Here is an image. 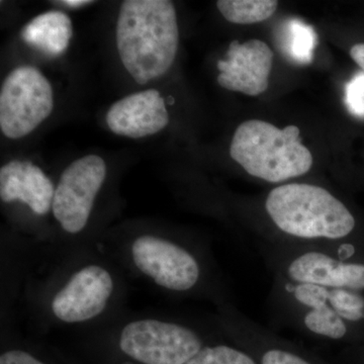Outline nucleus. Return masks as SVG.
<instances>
[{
	"instance_id": "obj_1",
	"label": "nucleus",
	"mask_w": 364,
	"mask_h": 364,
	"mask_svg": "<svg viewBox=\"0 0 364 364\" xmlns=\"http://www.w3.org/2000/svg\"><path fill=\"white\" fill-rule=\"evenodd\" d=\"M117 48L139 85L161 77L173 65L179 44L174 4L169 0H127L117 18Z\"/></svg>"
},
{
	"instance_id": "obj_2",
	"label": "nucleus",
	"mask_w": 364,
	"mask_h": 364,
	"mask_svg": "<svg viewBox=\"0 0 364 364\" xmlns=\"http://www.w3.org/2000/svg\"><path fill=\"white\" fill-rule=\"evenodd\" d=\"M296 126L280 129L249 119L239 124L232 139L230 155L251 176L277 183L308 173L313 155L303 145Z\"/></svg>"
},
{
	"instance_id": "obj_3",
	"label": "nucleus",
	"mask_w": 364,
	"mask_h": 364,
	"mask_svg": "<svg viewBox=\"0 0 364 364\" xmlns=\"http://www.w3.org/2000/svg\"><path fill=\"white\" fill-rule=\"evenodd\" d=\"M265 208L280 231L301 239L344 238L355 220L348 208L327 189L308 183H287L273 188Z\"/></svg>"
},
{
	"instance_id": "obj_4",
	"label": "nucleus",
	"mask_w": 364,
	"mask_h": 364,
	"mask_svg": "<svg viewBox=\"0 0 364 364\" xmlns=\"http://www.w3.org/2000/svg\"><path fill=\"white\" fill-rule=\"evenodd\" d=\"M51 83L39 69L21 66L7 75L0 90V129L9 139L23 138L52 114Z\"/></svg>"
},
{
	"instance_id": "obj_5",
	"label": "nucleus",
	"mask_w": 364,
	"mask_h": 364,
	"mask_svg": "<svg viewBox=\"0 0 364 364\" xmlns=\"http://www.w3.org/2000/svg\"><path fill=\"white\" fill-rule=\"evenodd\" d=\"M119 348L142 364H186L203 348L193 330L155 318L133 321L119 335Z\"/></svg>"
},
{
	"instance_id": "obj_6",
	"label": "nucleus",
	"mask_w": 364,
	"mask_h": 364,
	"mask_svg": "<svg viewBox=\"0 0 364 364\" xmlns=\"http://www.w3.org/2000/svg\"><path fill=\"white\" fill-rule=\"evenodd\" d=\"M105 176L107 165L97 155L79 158L64 170L55 188L52 210L67 233L77 234L85 229Z\"/></svg>"
},
{
	"instance_id": "obj_7",
	"label": "nucleus",
	"mask_w": 364,
	"mask_h": 364,
	"mask_svg": "<svg viewBox=\"0 0 364 364\" xmlns=\"http://www.w3.org/2000/svg\"><path fill=\"white\" fill-rule=\"evenodd\" d=\"M131 253L141 272L169 291H189L200 279L198 261L173 242L144 235L132 244Z\"/></svg>"
},
{
	"instance_id": "obj_8",
	"label": "nucleus",
	"mask_w": 364,
	"mask_h": 364,
	"mask_svg": "<svg viewBox=\"0 0 364 364\" xmlns=\"http://www.w3.org/2000/svg\"><path fill=\"white\" fill-rule=\"evenodd\" d=\"M109 270L90 264L72 274L51 303L53 315L68 324L92 320L104 313L114 293Z\"/></svg>"
},
{
	"instance_id": "obj_9",
	"label": "nucleus",
	"mask_w": 364,
	"mask_h": 364,
	"mask_svg": "<svg viewBox=\"0 0 364 364\" xmlns=\"http://www.w3.org/2000/svg\"><path fill=\"white\" fill-rule=\"evenodd\" d=\"M227 55L228 60H220L217 64V80L223 88L250 97L267 90L273 53L267 43L253 39L241 44L235 40Z\"/></svg>"
},
{
	"instance_id": "obj_10",
	"label": "nucleus",
	"mask_w": 364,
	"mask_h": 364,
	"mask_svg": "<svg viewBox=\"0 0 364 364\" xmlns=\"http://www.w3.org/2000/svg\"><path fill=\"white\" fill-rule=\"evenodd\" d=\"M169 123L164 98L156 90L133 93L109 107L107 124L119 136L139 139L154 135Z\"/></svg>"
},
{
	"instance_id": "obj_11",
	"label": "nucleus",
	"mask_w": 364,
	"mask_h": 364,
	"mask_svg": "<svg viewBox=\"0 0 364 364\" xmlns=\"http://www.w3.org/2000/svg\"><path fill=\"white\" fill-rule=\"evenodd\" d=\"M287 275L296 284L332 289H364V265L345 263L322 252L311 251L294 258Z\"/></svg>"
},
{
	"instance_id": "obj_12",
	"label": "nucleus",
	"mask_w": 364,
	"mask_h": 364,
	"mask_svg": "<svg viewBox=\"0 0 364 364\" xmlns=\"http://www.w3.org/2000/svg\"><path fill=\"white\" fill-rule=\"evenodd\" d=\"M55 188L42 169L33 163L13 160L0 169L2 202L18 200L28 205L35 214L44 215L49 213Z\"/></svg>"
},
{
	"instance_id": "obj_13",
	"label": "nucleus",
	"mask_w": 364,
	"mask_h": 364,
	"mask_svg": "<svg viewBox=\"0 0 364 364\" xmlns=\"http://www.w3.org/2000/svg\"><path fill=\"white\" fill-rule=\"evenodd\" d=\"M72 23L62 11H47L33 18L21 30V39L50 56L63 54L70 43Z\"/></svg>"
},
{
	"instance_id": "obj_14",
	"label": "nucleus",
	"mask_w": 364,
	"mask_h": 364,
	"mask_svg": "<svg viewBox=\"0 0 364 364\" xmlns=\"http://www.w3.org/2000/svg\"><path fill=\"white\" fill-rule=\"evenodd\" d=\"M279 43L287 59L298 65H309L314 59L318 36L313 26L294 18L282 26Z\"/></svg>"
},
{
	"instance_id": "obj_15",
	"label": "nucleus",
	"mask_w": 364,
	"mask_h": 364,
	"mask_svg": "<svg viewBox=\"0 0 364 364\" xmlns=\"http://www.w3.org/2000/svg\"><path fill=\"white\" fill-rule=\"evenodd\" d=\"M279 6L275 0H219L217 7L228 21L251 25L268 20Z\"/></svg>"
},
{
	"instance_id": "obj_16",
	"label": "nucleus",
	"mask_w": 364,
	"mask_h": 364,
	"mask_svg": "<svg viewBox=\"0 0 364 364\" xmlns=\"http://www.w3.org/2000/svg\"><path fill=\"white\" fill-rule=\"evenodd\" d=\"M305 325L315 334L331 339L342 338L347 332L344 318L329 303L311 309L310 312L305 316Z\"/></svg>"
},
{
	"instance_id": "obj_17",
	"label": "nucleus",
	"mask_w": 364,
	"mask_h": 364,
	"mask_svg": "<svg viewBox=\"0 0 364 364\" xmlns=\"http://www.w3.org/2000/svg\"><path fill=\"white\" fill-rule=\"evenodd\" d=\"M186 364H256L248 354L226 345L205 347Z\"/></svg>"
},
{
	"instance_id": "obj_18",
	"label": "nucleus",
	"mask_w": 364,
	"mask_h": 364,
	"mask_svg": "<svg viewBox=\"0 0 364 364\" xmlns=\"http://www.w3.org/2000/svg\"><path fill=\"white\" fill-rule=\"evenodd\" d=\"M329 304L346 320L358 321L364 318V299L349 289H331Z\"/></svg>"
},
{
	"instance_id": "obj_19",
	"label": "nucleus",
	"mask_w": 364,
	"mask_h": 364,
	"mask_svg": "<svg viewBox=\"0 0 364 364\" xmlns=\"http://www.w3.org/2000/svg\"><path fill=\"white\" fill-rule=\"evenodd\" d=\"M344 102L352 116L364 119V72H358L346 83Z\"/></svg>"
},
{
	"instance_id": "obj_20",
	"label": "nucleus",
	"mask_w": 364,
	"mask_h": 364,
	"mask_svg": "<svg viewBox=\"0 0 364 364\" xmlns=\"http://www.w3.org/2000/svg\"><path fill=\"white\" fill-rule=\"evenodd\" d=\"M262 364H311L296 354L282 349H272L263 354Z\"/></svg>"
},
{
	"instance_id": "obj_21",
	"label": "nucleus",
	"mask_w": 364,
	"mask_h": 364,
	"mask_svg": "<svg viewBox=\"0 0 364 364\" xmlns=\"http://www.w3.org/2000/svg\"><path fill=\"white\" fill-rule=\"evenodd\" d=\"M0 364H45L33 356L32 354L23 350H9L0 356Z\"/></svg>"
},
{
	"instance_id": "obj_22",
	"label": "nucleus",
	"mask_w": 364,
	"mask_h": 364,
	"mask_svg": "<svg viewBox=\"0 0 364 364\" xmlns=\"http://www.w3.org/2000/svg\"><path fill=\"white\" fill-rule=\"evenodd\" d=\"M350 56L364 72V44H356L350 49Z\"/></svg>"
},
{
	"instance_id": "obj_23",
	"label": "nucleus",
	"mask_w": 364,
	"mask_h": 364,
	"mask_svg": "<svg viewBox=\"0 0 364 364\" xmlns=\"http://www.w3.org/2000/svg\"><path fill=\"white\" fill-rule=\"evenodd\" d=\"M60 4L71 7V9H79V7L92 4L93 1H91V0H63V1H60Z\"/></svg>"
}]
</instances>
